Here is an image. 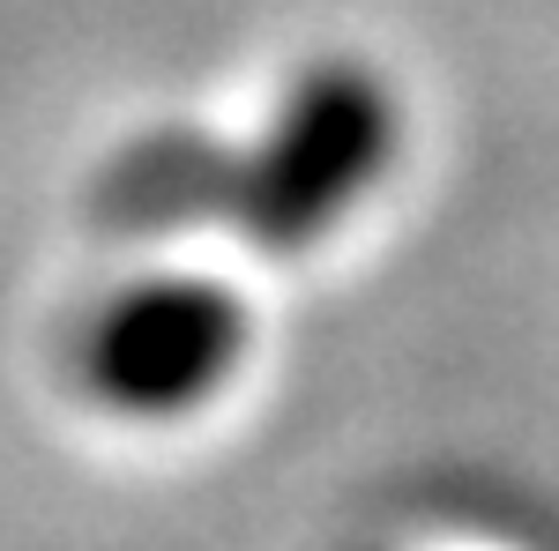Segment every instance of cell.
I'll list each match as a JSON object with an SVG mask.
<instances>
[{"mask_svg": "<svg viewBox=\"0 0 559 551\" xmlns=\"http://www.w3.org/2000/svg\"><path fill=\"white\" fill-rule=\"evenodd\" d=\"M395 149H403L395 83L358 52H329L276 89L269 120L239 149H224L216 224H231L254 254H313L395 171Z\"/></svg>", "mask_w": 559, "mask_h": 551, "instance_id": "cell-1", "label": "cell"}, {"mask_svg": "<svg viewBox=\"0 0 559 551\" xmlns=\"http://www.w3.org/2000/svg\"><path fill=\"white\" fill-rule=\"evenodd\" d=\"M254 350V313L224 276H134L75 328V387L105 418L179 424L210 410Z\"/></svg>", "mask_w": 559, "mask_h": 551, "instance_id": "cell-2", "label": "cell"}, {"mask_svg": "<svg viewBox=\"0 0 559 551\" xmlns=\"http://www.w3.org/2000/svg\"><path fill=\"white\" fill-rule=\"evenodd\" d=\"M216 187H224V142L202 134H150L112 157L97 179V209L120 231H179L216 216Z\"/></svg>", "mask_w": 559, "mask_h": 551, "instance_id": "cell-3", "label": "cell"}]
</instances>
